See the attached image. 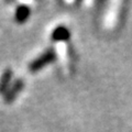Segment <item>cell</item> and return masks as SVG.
Returning a JSON list of instances; mask_svg holds the SVG:
<instances>
[{
	"mask_svg": "<svg viewBox=\"0 0 132 132\" xmlns=\"http://www.w3.org/2000/svg\"><path fill=\"white\" fill-rule=\"evenodd\" d=\"M56 60V53L53 48H48L47 51H45L42 55H40L38 59H35L33 62H31L29 65V69L31 73H36L40 69H42L50 63L54 62Z\"/></svg>",
	"mask_w": 132,
	"mask_h": 132,
	"instance_id": "cell-1",
	"label": "cell"
},
{
	"mask_svg": "<svg viewBox=\"0 0 132 132\" xmlns=\"http://www.w3.org/2000/svg\"><path fill=\"white\" fill-rule=\"evenodd\" d=\"M52 40L60 42V41H66L69 39V31L67 28H65L63 26L57 27L54 31L52 32Z\"/></svg>",
	"mask_w": 132,
	"mask_h": 132,
	"instance_id": "cell-5",
	"label": "cell"
},
{
	"mask_svg": "<svg viewBox=\"0 0 132 132\" xmlns=\"http://www.w3.org/2000/svg\"><path fill=\"white\" fill-rule=\"evenodd\" d=\"M12 77H13V72H12L11 68H7L2 73L1 77H0V94L7 93V90L11 86Z\"/></svg>",
	"mask_w": 132,
	"mask_h": 132,
	"instance_id": "cell-3",
	"label": "cell"
},
{
	"mask_svg": "<svg viewBox=\"0 0 132 132\" xmlns=\"http://www.w3.org/2000/svg\"><path fill=\"white\" fill-rule=\"evenodd\" d=\"M23 87H24V80L22 78H18V79H15L12 82L9 89L5 94V97H3V100H5L6 104H11L18 97V95L22 92Z\"/></svg>",
	"mask_w": 132,
	"mask_h": 132,
	"instance_id": "cell-2",
	"label": "cell"
},
{
	"mask_svg": "<svg viewBox=\"0 0 132 132\" xmlns=\"http://www.w3.org/2000/svg\"><path fill=\"white\" fill-rule=\"evenodd\" d=\"M31 13V9L30 7L27 5H20L18 8L15 9V13H14V19L18 23H24L29 19Z\"/></svg>",
	"mask_w": 132,
	"mask_h": 132,
	"instance_id": "cell-4",
	"label": "cell"
}]
</instances>
